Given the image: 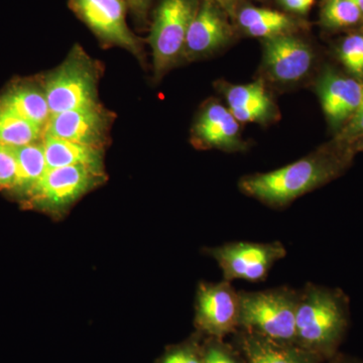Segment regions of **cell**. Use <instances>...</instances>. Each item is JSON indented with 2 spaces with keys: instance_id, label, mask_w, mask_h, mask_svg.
Wrapping results in <instances>:
<instances>
[{
  "instance_id": "4",
  "label": "cell",
  "mask_w": 363,
  "mask_h": 363,
  "mask_svg": "<svg viewBox=\"0 0 363 363\" xmlns=\"http://www.w3.org/2000/svg\"><path fill=\"white\" fill-rule=\"evenodd\" d=\"M298 291L288 286L240 291V330L281 343H295Z\"/></svg>"
},
{
  "instance_id": "1",
  "label": "cell",
  "mask_w": 363,
  "mask_h": 363,
  "mask_svg": "<svg viewBox=\"0 0 363 363\" xmlns=\"http://www.w3.org/2000/svg\"><path fill=\"white\" fill-rule=\"evenodd\" d=\"M354 155V150L331 143L283 168L243 177L240 188L241 192L267 206H286L342 175Z\"/></svg>"
},
{
  "instance_id": "20",
  "label": "cell",
  "mask_w": 363,
  "mask_h": 363,
  "mask_svg": "<svg viewBox=\"0 0 363 363\" xmlns=\"http://www.w3.org/2000/svg\"><path fill=\"white\" fill-rule=\"evenodd\" d=\"M238 23L252 37L269 38L286 35L293 23L286 14L267 9L247 7L238 14Z\"/></svg>"
},
{
  "instance_id": "31",
  "label": "cell",
  "mask_w": 363,
  "mask_h": 363,
  "mask_svg": "<svg viewBox=\"0 0 363 363\" xmlns=\"http://www.w3.org/2000/svg\"><path fill=\"white\" fill-rule=\"evenodd\" d=\"M213 1L221 4L222 6L226 7V9H229L233 4V0H213Z\"/></svg>"
},
{
  "instance_id": "27",
  "label": "cell",
  "mask_w": 363,
  "mask_h": 363,
  "mask_svg": "<svg viewBox=\"0 0 363 363\" xmlns=\"http://www.w3.org/2000/svg\"><path fill=\"white\" fill-rule=\"evenodd\" d=\"M18 162L14 147L0 145V191L11 190L16 181Z\"/></svg>"
},
{
  "instance_id": "6",
  "label": "cell",
  "mask_w": 363,
  "mask_h": 363,
  "mask_svg": "<svg viewBox=\"0 0 363 363\" xmlns=\"http://www.w3.org/2000/svg\"><path fill=\"white\" fill-rule=\"evenodd\" d=\"M197 11L192 0H162L149 38L155 80L164 77L183 59L189 26Z\"/></svg>"
},
{
  "instance_id": "23",
  "label": "cell",
  "mask_w": 363,
  "mask_h": 363,
  "mask_svg": "<svg viewBox=\"0 0 363 363\" xmlns=\"http://www.w3.org/2000/svg\"><path fill=\"white\" fill-rule=\"evenodd\" d=\"M362 14L350 0H326L322 11V21L328 28H348L357 25Z\"/></svg>"
},
{
  "instance_id": "24",
  "label": "cell",
  "mask_w": 363,
  "mask_h": 363,
  "mask_svg": "<svg viewBox=\"0 0 363 363\" xmlns=\"http://www.w3.org/2000/svg\"><path fill=\"white\" fill-rule=\"evenodd\" d=\"M339 61L352 77L363 79V33L344 38L337 50Z\"/></svg>"
},
{
  "instance_id": "30",
  "label": "cell",
  "mask_w": 363,
  "mask_h": 363,
  "mask_svg": "<svg viewBox=\"0 0 363 363\" xmlns=\"http://www.w3.org/2000/svg\"><path fill=\"white\" fill-rule=\"evenodd\" d=\"M332 362L330 363H359L357 360L351 359V358L345 357H334L331 358Z\"/></svg>"
},
{
  "instance_id": "12",
  "label": "cell",
  "mask_w": 363,
  "mask_h": 363,
  "mask_svg": "<svg viewBox=\"0 0 363 363\" xmlns=\"http://www.w3.org/2000/svg\"><path fill=\"white\" fill-rule=\"evenodd\" d=\"M191 140L199 150L238 152L245 147L240 138V123L219 102H209L203 106L193 125Z\"/></svg>"
},
{
  "instance_id": "3",
  "label": "cell",
  "mask_w": 363,
  "mask_h": 363,
  "mask_svg": "<svg viewBox=\"0 0 363 363\" xmlns=\"http://www.w3.org/2000/svg\"><path fill=\"white\" fill-rule=\"evenodd\" d=\"M101 64L75 45L61 65L42 78L51 114L100 104Z\"/></svg>"
},
{
  "instance_id": "19",
  "label": "cell",
  "mask_w": 363,
  "mask_h": 363,
  "mask_svg": "<svg viewBox=\"0 0 363 363\" xmlns=\"http://www.w3.org/2000/svg\"><path fill=\"white\" fill-rule=\"evenodd\" d=\"M14 150L18 169L16 181L9 192L23 202L47 173L48 164L42 140L23 147H14Z\"/></svg>"
},
{
  "instance_id": "5",
  "label": "cell",
  "mask_w": 363,
  "mask_h": 363,
  "mask_svg": "<svg viewBox=\"0 0 363 363\" xmlns=\"http://www.w3.org/2000/svg\"><path fill=\"white\" fill-rule=\"evenodd\" d=\"M106 179L105 171L84 166L49 169L23 204L59 220L79 200L104 185Z\"/></svg>"
},
{
  "instance_id": "32",
  "label": "cell",
  "mask_w": 363,
  "mask_h": 363,
  "mask_svg": "<svg viewBox=\"0 0 363 363\" xmlns=\"http://www.w3.org/2000/svg\"><path fill=\"white\" fill-rule=\"evenodd\" d=\"M353 150H354L355 152H363V138L354 145Z\"/></svg>"
},
{
  "instance_id": "13",
  "label": "cell",
  "mask_w": 363,
  "mask_h": 363,
  "mask_svg": "<svg viewBox=\"0 0 363 363\" xmlns=\"http://www.w3.org/2000/svg\"><path fill=\"white\" fill-rule=\"evenodd\" d=\"M363 82L328 69L320 78L318 94L328 123L338 131L354 116L362 97Z\"/></svg>"
},
{
  "instance_id": "16",
  "label": "cell",
  "mask_w": 363,
  "mask_h": 363,
  "mask_svg": "<svg viewBox=\"0 0 363 363\" xmlns=\"http://www.w3.org/2000/svg\"><path fill=\"white\" fill-rule=\"evenodd\" d=\"M0 108L44 128L51 116L43 80L20 81L0 94Z\"/></svg>"
},
{
  "instance_id": "11",
  "label": "cell",
  "mask_w": 363,
  "mask_h": 363,
  "mask_svg": "<svg viewBox=\"0 0 363 363\" xmlns=\"http://www.w3.org/2000/svg\"><path fill=\"white\" fill-rule=\"evenodd\" d=\"M313 62L311 48L298 38L286 33L264 40L262 64L267 77L274 82H298L310 73Z\"/></svg>"
},
{
  "instance_id": "15",
  "label": "cell",
  "mask_w": 363,
  "mask_h": 363,
  "mask_svg": "<svg viewBox=\"0 0 363 363\" xmlns=\"http://www.w3.org/2000/svg\"><path fill=\"white\" fill-rule=\"evenodd\" d=\"M236 347L247 363H322L324 359L296 343H281L252 332H236Z\"/></svg>"
},
{
  "instance_id": "21",
  "label": "cell",
  "mask_w": 363,
  "mask_h": 363,
  "mask_svg": "<svg viewBox=\"0 0 363 363\" xmlns=\"http://www.w3.org/2000/svg\"><path fill=\"white\" fill-rule=\"evenodd\" d=\"M44 135V128L0 108V145L18 147L39 142Z\"/></svg>"
},
{
  "instance_id": "14",
  "label": "cell",
  "mask_w": 363,
  "mask_h": 363,
  "mask_svg": "<svg viewBox=\"0 0 363 363\" xmlns=\"http://www.w3.org/2000/svg\"><path fill=\"white\" fill-rule=\"evenodd\" d=\"M230 40V30L213 0H204L197 9L186 37L183 59L204 58L223 48Z\"/></svg>"
},
{
  "instance_id": "26",
  "label": "cell",
  "mask_w": 363,
  "mask_h": 363,
  "mask_svg": "<svg viewBox=\"0 0 363 363\" xmlns=\"http://www.w3.org/2000/svg\"><path fill=\"white\" fill-rule=\"evenodd\" d=\"M362 138H363V89L362 101H360L354 116L351 117L350 121L338 131L336 138L332 140V143L338 147L353 150L354 145Z\"/></svg>"
},
{
  "instance_id": "7",
  "label": "cell",
  "mask_w": 363,
  "mask_h": 363,
  "mask_svg": "<svg viewBox=\"0 0 363 363\" xmlns=\"http://www.w3.org/2000/svg\"><path fill=\"white\" fill-rule=\"evenodd\" d=\"M216 260L227 281L245 279L262 281L267 278L277 262L286 255V247L279 241L260 243L236 241L204 250Z\"/></svg>"
},
{
  "instance_id": "29",
  "label": "cell",
  "mask_w": 363,
  "mask_h": 363,
  "mask_svg": "<svg viewBox=\"0 0 363 363\" xmlns=\"http://www.w3.org/2000/svg\"><path fill=\"white\" fill-rule=\"evenodd\" d=\"M128 1L135 13H143L147 11L150 0H128Z\"/></svg>"
},
{
  "instance_id": "17",
  "label": "cell",
  "mask_w": 363,
  "mask_h": 363,
  "mask_svg": "<svg viewBox=\"0 0 363 363\" xmlns=\"http://www.w3.org/2000/svg\"><path fill=\"white\" fill-rule=\"evenodd\" d=\"M225 97L228 109L238 123H266L274 116V105L262 80L228 86Z\"/></svg>"
},
{
  "instance_id": "34",
  "label": "cell",
  "mask_w": 363,
  "mask_h": 363,
  "mask_svg": "<svg viewBox=\"0 0 363 363\" xmlns=\"http://www.w3.org/2000/svg\"><path fill=\"white\" fill-rule=\"evenodd\" d=\"M281 4H283L284 1H286V0H281Z\"/></svg>"
},
{
  "instance_id": "2",
  "label": "cell",
  "mask_w": 363,
  "mask_h": 363,
  "mask_svg": "<svg viewBox=\"0 0 363 363\" xmlns=\"http://www.w3.org/2000/svg\"><path fill=\"white\" fill-rule=\"evenodd\" d=\"M350 324V300L339 289L307 284L298 291L295 343L331 359Z\"/></svg>"
},
{
  "instance_id": "22",
  "label": "cell",
  "mask_w": 363,
  "mask_h": 363,
  "mask_svg": "<svg viewBox=\"0 0 363 363\" xmlns=\"http://www.w3.org/2000/svg\"><path fill=\"white\" fill-rule=\"evenodd\" d=\"M205 336L198 331L164 350L155 363H203Z\"/></svg>"
},
{
  "instance_id": "18",
  "label": "cell",
  "mask_w": 363,
  "mask_h": 363,
  "mask_svg": "<svg viewBox=\"0 0 363 363\" xmlns=\"http://www.w3.org/2000/svg\"><path fill=\"white\" fill-rule=\"evenodd\" d=\"M42 142L48 169L61 167L84 166L98 171H105V149L49 135H43Z\"/></svg>"
},
{
  "instance_id": "9",
  "label": "cell",
  "mask_w": 363,
  "mask_h": 363,
  "mask_svg": "<svg viewBox=\"0 0 363 363\" xmlns=\"http://www.w3.org/2000/svg\"><path fill=\"white\" fill-rule=\"evenodd\" d=\"M70 6L104 45L123 48L143 63L142 43L126 23L123 0H70Z\"/></svg>"
},
{
  "instance_id": "28",
  "label": "cell",
  "mask_w": 363,
  "mask_h": 363,
  "mask_svg": "<svg viewBox=\"0 0 363 363\" xmlns=\"http://www.w3.org/2000/svg\"><path fill=\"white\" fill-rule=\"evenodd\" d=\"M314 1L315 0H286V1L283 2V4L289 11H295V13H305L309 11Z\"/></svg>"
},
{
  "instance_id": "10",
  "label": "cell",
  "mask_w": 363,
  "mask_h": 363,
  "mask_svg": "<svg viewBox=\"0 0 363 363\" xmlns=\"http://www.w3.org/2000/svg\"><path fill=\"white\" fill-rule=\"evenodd\" d=\"M113 112L98 104L51 114L44 135L105 149L111 143Z\"/></svg>"
},
{
  "instance_id": "33",
  "label": "cell",
  "mask_w": 363,
  "mask_h": 363,
  "mask_svg": "<svg viewBox=\"0 0 363 363\" xmlns=\"http://www.w3.org/2000/svg\"><path fill=\"white\" fill-rule=\"evenodd\" d=\"M350 1L353 2L363 13V0H350Z\"/></svg>"
},
{
  "instance_id": "8",
  "label": "cell",
  "mask_w": 363,
  "mask_h": 363,
  "mask_svg": "<svg viewBox=\"0 0 363 363\" xmlns=\"http://www.w3.org/2000/svg\"><path fill=\"white\" fill-rule=\"evenodd\" d=\"M240 292L225 279L201 281L195 297L194 326L205 337L224 339L240 330Z\"/></svg>"
},
{
  "instance_id": "25",
  "label": "cell",
  "mask_w": 363,
  "mask_h": 363,
  "mask_svg": "<svg viewBox=\"0 0 363 363\" xmlns=\"http://www.w3.org/2000/svg\"><path fill=\"white\" fill-rule=\"evenodd\" d=\"M203 363H247L236 346L223 339L205 337Z\"/></svg>"
}]
</instances>
